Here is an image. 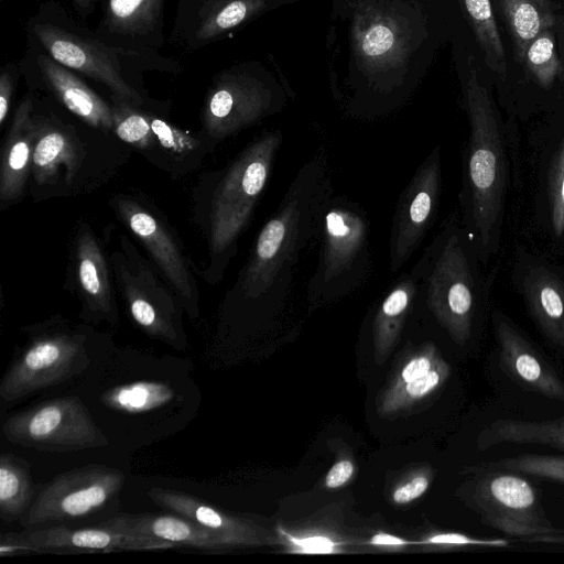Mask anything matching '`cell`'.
<instances>
[{
  "mask_svg": "<svg viewBox=\"0 0 564 564\" xmlns=\"http://www.w3.org/2000/svg\"><path fill=\"white\" fill-rule=\"evenodd\" d=\"M163 0H109L108 26L119 33L142 34L158 21Z\"/></svg>",
  "mask_w": 564,
  "mask_h": 564,
  "instance_id": "31",
  "label": "cell"
},
{
  "mask_svg": "<svg viewBox=\"0 0 564 564\" xmlns=\"http://www.w3.org/2000/svg\"><path fill=\"white\" fill-rule=\"evenodd\" d=\"M451 375V367L443 358L423 377L399 389L383 391L379 400L380 415L394 414L408 409L441 389Z\"/></svg>",
  "mask_w": 564,
  "mask_h": 564,
  "instance_id": "30",
  "label": "cell"
},
{
  "mask_svg": "<svg viewBox=\"0 0 564 564\" xmlns=\"http://www.w3.org/2000/svg\"><path fill=\"white\" fill-rule=\"evenodd\" d=\"M19 536L36 552H113L177 547L176 544L148 535L132 534L104 525L95 528H69L52 525L26 530Z\"/></svg>",
  "mask_w": 564,
  "mask_h": 564,
  "instance_id": "18",
  "label": "cell"
},
{
  "mask_svg": "<svg viewBox=\"0 0 564 564\" xmlns=\"http://www.w3.org/2000/svg\"><path fill=\"white\" fill-rule=\"evenodd\" d=\"M520 62L529 44L555 23L552 0H499Z\"/></svg>",
  "mask_w": 564,
  "mask_h": 564,
  "instance_id": "27",
  "label": "cell"
},
{
  "mask_svg": "<svg viewBox=\"0 0 564 564\" xmlns=\"http://www.w3.org/2000/svg\"><path fill=\"white\" fill-rule=\"evenodd\" d=\"M85 343V334L68 328L34 336L3 375L1 399L20 400L83 371L89 364Z\"/></svg>",
  "mask_w": 564,
  "mask_h": 564,
  "instance_id": "9",
  "label": "cell"
},
{
  "mask_svg": "<svg viewBox=\"0 0 564 564\" xmlns=\"http://www.w3.org/2000/svg\"><path fill=\"white\" fill-rule=\"evenodd\" d=\"M416 545L440 549L459 547H507L509 541L499 538H477L460 532L440 531L424 536L416 541Z\"/></svg>",
  "mask_w": 564,
  "mask_h": 564,
  "instance_id": "39",
  "label": "cell"
},
{
  "mask_svg": "<svg viewBox=\"0 0 564 564\" xmlns=\"http://www.w3.org/2000/svg\"><path fill=\"white\" fill-rule=\"evenodd\" d=\"M276 110L271 89L246 75H226L210 89L203 126L215 142L246 129Z\"/></svg>",
  "mask_w": 564,
  "mask_h": 564,
  "instance_id": "14",
  "label": "cell"
},
{
  "mask_svg": "<svg viewBox=\"0 0 564 564\" xmlns=\"http://www.w3.org/2000/svg\"><path fill=\"white\" fill-rule=\"evenodd\" d=\"M523 295L541 333L564 347V283L551 271L535 268L524 278Z\"/></svg>",
  "mask_w": 564,
  "mask_h": 564,
  "instance_id": "24",
  "label": "cell"
},
{
  "mask_svg": "<svg viewBox=\"0 0 564 564\" xmlns=\"http://www.w3.org/2000/svg\"><path fill=\"white\" fill-rule=\"evenodd\" d=\"M419 283L410 269L399 275L377 300L369 315V334L377 364H383L400 340L416 310Z\"/></svg>",
  "mask_w": 564,
  "mask_h": 564,
  "instance_id": "20",
  "label": "cell"
},
{
  "mask_svg": "<svg viewBox=\"0 0 564 564\" xmlns=\"http://www.w3.org/2000/svg\"><path fill=\"white\" fill-rule=\"evenodd\" d=\"M12 77L8 73H3L0 77V124L7 119L11 96H12Z\"/></svg>",
  "mask_w": 564,
  "mask_h": 564,
  "instance_id": "44",
  "label": "cell"
},
{
  "mask_svg": "<svg viewBox=\"0 0 564 564\" xmlns=\"http://www.w3.org/2000/svg\"><path fill=\"white\" fill-rule=\"evenodd\" d=\"M333 196L329 159L324 150H318L297 170L276 209L259 230L228 293L231 303L262 311L286 302L302 254L319 240Z\"/></svg>",
  "mask_w": 564,
  "mask_h": 564,
  "instance_id": "1",
  "label": "cell"
},
{
  "mask_svg": "<svg viewBox=\"0 0 564 564\" xmlns=\"http://www.w3.org/2000/svg\"><path fill=\"white\" fill-rule=\"evenodd\" d=\"M442 356L432 341H426L406 356L389 381L384 391H392L426 375Z\"/></svg>",
  "mask_w": 564,
  "mask_h": 564,
  "instance_id": "37",
  "label": "cell"
},
{
  "mask_svg": "<svg viewBox=\"0 0 564 564\" xmlns=\"http://www.w3.org/2000/svg\"><path fill=\"white\" fill-rule=\"evenodd\" d=\"M124 476L106 466H85L56 476L22 517L26 528L61 523L104 509L123 487Z\"/></svg>",
  "mask_w": 564,
  "mask_h": 564,
  "instance_id": "10",
  "label": "cell"
},
{
  "mask_svg": "<svg viewBox=\"0 0 564 564\" xmlns=\"http://www.w3.org/2000/svg\"><path fill=\"white\" fill-rule=\"evenodd\" d=\"M281 130L264 131L249 142L220 174L208 215V242L215 270L221 276L237 252L282 147Z\"/></svg>",
  "mask_w": 564,
  "mask_h": 564,
  "instance_id": "3",
  "label": "cell"
},
{
  "mask_svg": "<svg viewBox=\"0 0 564 564\" xmlns=\"http://www.w3.org/2000/svg\"><path fill=\"white\" fill-rule=\"evenodd\" d=\"M315 270L306 285L311 310L360 289L372 271L370 220L346 196H333L325 210Z\"/></svg>",
  "mask_w": 564,
  "mask_h": 564,
  "instance_id": "5",
  "label": "cell"
},
{
  "mask_svg": "<svg viewBox=\"0 0 564 564\" xmlns=\"http://www.w3.org/2000/svg\"><path fill=\"white\" fill-rule=\"evenodd\" d=\"M41 73L63 105L95 129H113L112 107L56 61L40 56Z\"/></svg>",
  "mask_w": 564,
  "mask_h": 564,
  "instance_id": "23",
  "label": "cell"
},
{
  "mask_svg": "<svg viewBox=\"0 0 564 564\" xmlns=\"http://www.w3.org/2000/svg\"><path fill=\"white\" fill-rule=\"evenodd\" d=\"M521 62L540 86L549 88L561 72L553 34L549 30L541 32L529 44Z\"/></svg>",
  "mask_w": 564,
  "mask_h": 564,
  "instance_id": "34",
  "label": "cell"
},
{
  "mask_svg": "<svg viewBox=\"0 0 564 564\" xmlns=\"http://www.w3.org/2000/svg\"><path fill=\"white\" fill-rule=\"evenodd\" d=\"M279 544L289 553L296 554H337L345 553L346 543L324 533L294 534L280 524L276 525Z\"/></svg>",
  "mask_w": 564,
  "mask_h": 564,
  "instance_id": "36",
  "label": "cell"
},
{
  "mask_svg": "<svg viewBox=\"0 0 564 564\" xmlns=\"http://www.w3.org/2000/svg\"><path fill=\"white\" fill-rule=\"evenodd\" d=\"M156 142L167 151L187 154L197 149L198 140L162 119L150 117Z\"/></svg>",
  "mask_w": 564,
  "mask_h": 564,
  "instance_id": "40",
  "label": "cell"
},
{
  "mask_svg": "<svg viewBox=\"0 0 564 564\" xmlns=\"http://www.w3.org/2000/svg\"><path fill=\"white\" fill-rule=\"evenodd\" d=\"M441 148L435 145L401 192L391 221L389 265L402 269L432 227L441 197Z\"/></svg>",
  "mask_w": 564,
  "mask_h": 564,
  "instance_id": "11",
  "label": "cell"
},
{
  "mask_svg": "<svg viewBox=\"0 0 564 564\" xmlns=\"http://www.w3.org/2000/svg\"><path fill=\"white\" fill-rule=\"evenodd\" d=\"M265 0H230L210 12L196 32L199 40H210L238 26L260 12Z\"/></svg>",
  "mask_w": 564,
  "mask_h": 564,
  "instance_id": "35",
  "label": "cell"
},
{
  "mask_svg": "<svg viewBox=\"0 0 564 564\" xmlns=\"http://www.w3.org/2000/svg\"><path fill=\"white\" fill-rule=\"evenodd\" d=\"M149 497L163 509L183 516L213 531L230 547H257L279 544L278 535L182 491L152 488Z\"/></svg>",
  "mask_w": 564,
  "mask_h": 564,
  "instance_id": "17",
  "label": "cell"
},
{
  "mask_svg": "<svg viewBox=\"0 0 564 564\" xmlns=\"http://www.w3.org/2000/svg\"><path fill=\"white\" fill-rule=\"evenodd\" d=\"M478 469H500L564 484V455L527 453L484 464Z\"/></svg>",
  "mask_w": 564,
  "mask_h": 564,
  "instance_id": "33",
  "label": "cell"
},
{
  "mask_svg": "<svg viewBox=\"0 0 564 564\" xmlns=\"http://www.w3.org/2000/svg\"><path fill=\"white\" fill-rule=\"evenodd\" d=\"M351 37L358 63L368 73L399 68L411 52L408 20L386 3H361L354 12Z\"/></svg>",
  "mask_w": 564,
  "mask_h": 564,
  "instance_id": "13",
  "label": "cell"
},
{
  "mask_svg": "<svg viewBox=\"0 0 564 564\" xmlns=\"http://www.w3.org/2000/svg\"><path fill=\"white\" fill-rule=\"evenodd\" d=\"M489 69L507 75L505 47L498 31L490 0H460Z\"/></svg>",
  "mask_w": 564,
  "mask_h": 564,
  "instance_id": "29",
  "label": "cell"
},
{
  "mask_svg": "<svg viewBox=\"0 0 564 564\" xmlns=\"http://www.w3.org/2000/svg\"><path fill=\"white\" fill-rule=\"evenodd\" d=\"M34 32L54 61L106 85L117 97L134 105L140 95L120 74L117 58L101 45L51 24H35Z\"/></svg>",
  "mask_w": 564,
  "mask_h": 564,
  "instance_id": "15",
  "label": "cell"
},
{
  "mask_svg": "<svg viewBox=\"0 0 564 564\" xmlns=\"http://www.w3.org/2000/svg\"><path fill=\"white\" fill-rule=\"evenodd\" d=\"M432 473L429 469L416 470L406 477L391 491V500L395 505H408L422 497L430 488Z\"/></svg>",
  "mask_w": 564,
  "mask_h": 564,
  "instance_id": "41",
  "label": "cell"
},
{
  "mask_svg": "<svg viewBox=\"0 0 564 564\" xmlns=\"http://www.w3.org/2000/svg\"><path fill=\"white\" fill-rule=\"evenodd\" d=\"M547 193L554 234H564V137L551 161L547 175Z\"/></svg>",
  "mask_w": 564,
  "mask_h": 564,
  "instance_id": "38",
  "label": "cell"
},
{
  "mask_svg": "<svg viewBox=\"0 0 564 564\" xmlns=\"http://www.w3.org/2000/svg\"><path fill=\"white\" fill-rule=\"evenodd\" d=\"M75 269L82 317L98 323H116L118 311L113 296L108 261L90 227L83 224L75 241Z\"/></svg>",
  "mask_w": 564,
  "mask_h": 564,
  "instance_id": "19",
  "label": "cell"
},
{
  "mask_svg": "<svg viewBox=\"0 0 564 564\" xmlns=\"http://www.w3.org/2000/svg\"><path fill=\"white\" fill-rule=\"evenodd\" d=\"M101 525L161 539L177 546H191L210 552L229 549L216 533L176 513L120 514L104 521Z\"/></svg>",
  "mask_w": 564,
  "mask_h": 564,
  "instance_id": "21",
  "label": "cell"
},
{
  "mask_svg": "<svg viewBox=\"0 0 564 564\" xmlns=\"http://www.w3.org/2000/svg\"><path fill=\"white\" fill-rule=\"evenodd\" d=\"M366 544L379 549L400 550L416 545V541H410L387 532H378L373 534Z\"/></svg>",
  "mask_w": 564,
  "mask_h": 564,
  "instance_id": "43",
  "label": "cell"
},
{
  "mask_svg": "<svg viewBox=\"0 0 564 564\" xmlns=\"http://www.w3.org/2000/svg\"><path fill=\"white\" fill-rule=\"evenodd\" d=\"M33 485L28 463L13 454L0 456V517L6 522L22 519L31 506Z\"/></svg>",
  "mask_w": 564,
  "mask_h": 564,
  "instance_id": "28",
  "label": "cell"
},
{
  "mask_svg": "<svg viewBox=\"0 0 564 564\" xmlns=\"http://www.w3.org/2000/svg\"><path fill=\"white\" fill-rule=\"evenodd\" d=\"M113 208L128 228L141 240L166 282L181 299L184 310L198 315V290L187 261L173 234L140 202L128 196L111 198Z\"/></svg>",
  "mask_w": 564,
  "mask_h": 564,
  "instance_id": "12",
  "label": "cell"
},
{
  "mask_svg": "<svg viewBox=\"0 0 564 564\" xmlns=\"http://www.w3.org/2000/svg\"><path fill=\"white\" fill-rule=\"evenodd\" d=\"M2 432L11 443L45 452H76L108 444L84 403L75 397L19 411L7 419Z\"/></svg>",
  "mask_w": 564,
  "mask_h": 564,
  "instance_id": "8",
  "label": "cell"
},
{
  "mask_svg": "<svg viewBox=\"0 0 564 564\" xmlns=\"http://www.w3.org/2000/svg\"><path fill=\"white\" fill-rule=\"evenodd\" d=\"M117 97V96H116ZM112 106L113 130L124 142L135 148L151 149L156 138L151 127L150 116L131 107V102L117 97Z\"/></svg>",
  "mask_w": 564,
  "mask_h": 564,
  "instance_id": "32",
  "label": "cell"
},
{
  "mask_svg": "<svg viewBox=\"0 0 564 564\" xmlns=\"http://www.w3.org/2000/svg\"><path fill=\"white\" fill-rule=\"evenodd\" d=\"M109 263L134 324L148 336L175 349H185L187 338L181 299L127 236H120L119 247L110 253Z\"/></svg>",
  "mask_w": 564,
  "mask_h": 564,
  "instance_id": "7",
  "label": "cell"
},
{
  "mask_svg": "<svg viewBox=\"0 0 564 564\" xmlns=\"http://www.w3.org/2000/svg\"><path fill=\"white\" fill-rule=\"evenodd\" d=\"M464 498L482 523L528 541L564 543V530L546 517L538 489L519 473L478 469Z\"/></svg>",
  "mask_w": 564,
  "mask_h": 564,
  "instance_id": "6",
  "label": "cell"
},
{
  "mask_svg": "<svg viewBox=\"0 0 564 564\" xmlns=\"http://www.w3.org/2000/svg\"><path fill=\"white\" fill-rule=\"evenodd\" d=\"M79 161V148L65 131L37 127L32 155V173L36 183H52L61 174V170L70 180Z\"/></svg>",
  "mask_w": 564,
  "mask_h": 564,
  "instance_id": "26",
  "label": "cell"
},
{
  "mask_svg": "<svg viewBox=\"0 0 564 564\" xmlns=\"http://www.w3.org/2000/svg\"><path fill=\"white\" fill-rule=\"evenodd\" d=\"M492 324L502 371L527 390L564 401V381L535 347L500 312Z\"/></svg>",
  "mask_w": 564,
  "mask_h": 564,
  "instance_id": "16",
  "label": "cell"
},
{
  "mask_svg": "<svg viewBox=\"0 0 564 564\" xmlns=\"http://www.w3.org/2000/svg\"><path fill=\"white\" fill-rule=\"evenodd\" d=\"M354 473L355 465L350 459L337 460L325 476V487L328 489L343 487L352 478Z\"/></svg>",
  "mask_w": 564,
  "mask_h": 564,
  "instance_id": "42",
  "label": "cell"
},
{
  "mask_svg": "<svg viewBox=\"0 0 564 564\" xmlns=\"http://www.w3.org/2000/svg\"><path fill=\"white\" fill-rule=\"evenodd\" d=\"M456 225L449 220L411 270L419 283L416 305L463 346L471 336L476 282L469 250Z\"/></svg>",
  "mask_w": 564,
  "mask_h": 564,
  "instance_id": "4",
  "label": "cell"
},
{
  "mask_svg": "<svg viewBox=\"0 0 564 564\" xmlns=\"http://www.w3.org/2000/svg\"><path fill=\"white\" fill-rule=\"evenodd\" d=\"M503 443L540 444L564 452V416L546 421L498 419L477 437L480 449Z\"/></svg>",
  "mask_w": 564,
  "mask_h": 564,
  "instance_id": "25",
  "label": "cell"
},
{
  "mask_svg": "<svg viewBox=\"0 0 564 564\" xmlns=\"http://www.w3.org/2000/svg\"><path fill=\"white\" fill-rule=\"evenodd\" d=\"M74 1L79 3V4H82V6H86V4H88L93 0H74Z\"/></svg>",
  "mask_w": 564,
  "mask_h": 564,
  "instance_id": "45",
  "label": "cell"
},
{
  "mask_svg": "<svg viewBox=\"0 0 564 564\" xmlns=\"http://www.w3.org/2000/svg\"><path fill=\"white\" fill-rule=\"evenodd\" d=\"M464 102L469 122L466 204L469 223L485 256L495 249L498 241L507 171L495 105L471 63L465 80Z\"/></svg>",
  "mask_w": 564,
  "mask_h": 564,
  "instance_id": "2",
  "label": "cell"
},
{
  "mask_svg": "<svg viewBox=\"0 0 564 564\" xmlns=\"http://www.w3.org/2000/svg\"><path fill=\"white\" fill-rule=\"evenodd\" d=\"M32 105L25 98L17 108L7 134L1 159L0 199L2 206L15 202L23 193L30 172L37 134L31 118Z\"/></svg>",
  "mask_w": 564,
  "mask_h": 564,
  "instance_id": "22",
  "label": "cell"
}]
</instances>
